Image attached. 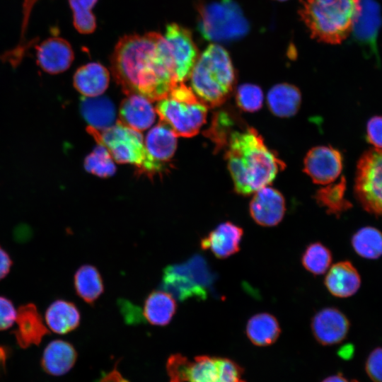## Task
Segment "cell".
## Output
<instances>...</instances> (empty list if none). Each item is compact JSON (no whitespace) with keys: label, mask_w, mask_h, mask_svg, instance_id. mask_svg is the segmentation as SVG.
<instances>
[{"label":"cell","mask_w":382,"mask_h":382,"mask_svg":"<svg viewBox=\"0 0 382 382\" xmlns=\"http://www.w3.org/2000/svg\"><path fill=\"white\" fill-rule=\"evenodd\" d=\"M166 371L170 382H245L243 368L221 357L200 355L191 361L174 354L167 360Z\"/></svg>","instance_id":"52a82bcc"},{"label":"cell","mask_w":382,"mask_h":382,"mask_svg":"<svg viewBox=\"0 0 382 382\" xmlns=\"http://www.w3.org/2000/svg\"><path fill=\"white\" fill-rule=\"evenodd\" d=\"M144 144L150 156L164 166L175 152L177 136L169 127L161 122L149 132Z\"/></svg>","instance_id":"cb8c5ba5"},{"label":"cell","mask_w":382,"mask_h":382,"mask_svg":"<svg viewBox=\"0 0 382 382\" xmlns=\"http://www.w3.org/2000/svg\"><path fill=\"white\" fill-rule=\"evenodd\" d=\"M322 382H351L349 381L342 374H337L325 378Z\"/></svg>","instance_id":"b9f144b4"},{"label":"cell","mask_w":382,"mask_h":382,"mask_svg":"<svg viewBox=\"0 0 382 382\" xmlns=\"http://www.w3.org/2000/svg\"><path fill=\"white\" fill-rule=\"evenodd\" d=\"M277 1H286V0H277Z\"/></svg>","instance_id":"ee69618b"},{"label":"cell","mask_w":382,"mask_h":382,"mask_svg":"<svg viewBox=\"0 0 382 382\" xmlns=\"http://www.w3.org/2000/svg\"><path fill=\"white\" fill-rule=\"evenodd\" d=\"M243 236L241 226L225 221L202 238L200 246L203 250H209L217 258L225 259L239 251Z\"/></svg>","instance_id":"e0dca14e"},{"label":"cell","mask_w":382,"mask_h":382,"mask_svg":"<svg viewBox=\"0 0 382 382\" xmlns=\"http://www.w3.org/2000/svg\"><path fill=\"white\" fill-rule=\"evenodd\" d=\"M110 64L115 81L127 95L158 101L180 83L166 41L159 33L124 35L114 48Z\"/></svg>","instance_id":"6da1fadb"},{"label":"cell","mask_w":382,"mask_h":382,"mask_svg":"<svg viewBox=\"0 0 382 382\" xmlns=\"http://www.w3.org/2000/svg\"><path fill=\"white\" fill-rule=\"evenodd\" d=\"M198 30L207 40L226 42L247 33L248 23L240 7L232 0L197 6Z\"/></svg>","instance_id":"9c48e42d"},{"label":"cell","mask_w":382,"mask_h":382,"mask_svg":"<svg viewBox=\"0 0 382 382\" xmlns=\"http://www.w3.org/2000/svg\"><path fill=\"white\" fill-rule=\"evenodd\" d=\"M381 23L379 4L374 0H361V11L353 25L352 33L359 44L376 55V40Z\"/></svg>","instance_id":"2e32d148"},{"label":"cell","mask_w":382,"mask_h":382,"mask_svg":"<svg viewBox=\"0 0 382 382\" xmlns=\"http://www.w3.org/2000/svg\"><path fill=\"white\" fill-rule=\"evenodd\" d=\"M86 130L98 144L108 149L117 163L134 165L140 173L148 175L164 170V166L156 162L147 152L141 132L125 126L119 120L105 130L98 131L89 126Z\"/></svg>","instance_id":"8992f818"},{"label":"cell","mask_w":382,"mask_h":382,"mask_svg":"<svg viewBox=\"0 0 382 382\" xmlns=\"http://www.w3.org/2000/svg\"><path fill=\"white\" fill-rule=\"evenodd\" d=\"M346 316L334 307H326L311 319V330L315 339L322 345H333L342 342L349 330Z\"/></svg>","instance_id":"5bb4252c"},{"label":"cell","mask_w":382,"mask_h":382,"mask_svg":"<svg viewBox=\"0 0 382 382\" xmlns=\"http://www.w3.org/2000/svg\"><path fill=\"white\" fill-rule=\"evenodd\" d=\"M8 350L4 346L0 345V376L6 373V360Z\"/></svg>","instance_id":"60d3db41"},{"label":"cell","mask_w":382,"mask_h":382,"mask_svg":"<svg viewBox=\"0 0 382 382\" xmlns=\"http://www.w3.org/2000/svg\"><path fill=\"white\" fill-rule=\"evenodd\" d=\"M17 317V311L7 298L0 296V330L10 328Z\"/></svg>","instance_id":"f35d334b"},{"label":"cell","mask_w":382,"mask_h":382,"mask_svg":"<svg viewBox=\"0 0 382 382\" xmlns=\"http://www.w3.org/2000/svg\"><path fill=\"white\" fill-rule=\"evenodd\" d=\"M16 322L17 329L13 333L18 345L22 348L39 345L43 337L49 334L41 315L33 303L19 307Z\"/></svg>","instance_id":"d6986e66"},{"label":"cell","mask_w":382,"mask_h":382,"mask_svg":"<svg viewBox=\"0 0 382 382\" xmlns=\"http://www.w3.org/2000/svg\"><path fill=\"white\" fill-rule=\"evenodd\" d=\"M224 148L227 167L238 195H249L267 186L284 166L250 127L233 130Z\"/></svg>","instance_id":"7a4b0ae2"},{"label":"cell","mask_w":382,"mask_h":382,"mask_svg":"<svg viewBox=\"0 0 382 382\" xmlns=\"http://www.w3.org/2000/svg\"><path fill=\"white\" fill-rule=\"evenodd\" d=\"M365 371L373 382H382V347H376L369 354Z\"/></svg>","instance_id":"8d00e7d4"},{"label":"cell","mask_w":382,"mask_h":382,"mask_svg":"<svg viewBox=\"0 0 382 382\" xmlns=\"http://www.w3.org/2000/svg\"><path fill=\"white\" fill-rule=\"evenodd\" d=\"M214 279L204 259L196 255L183 263L167 266L163 270L161 287L180 301L190 298L204 300Z\"/></svg>","instance_id":"ba28073f"},{"label":"cell","mask_w":382,"mask_h":382,"mask_svg":"<svg viewBox=\"0 0 382 382\" xmlns=\"http://www.w3.org/2000/svg\"><path fill=\"white\" fill-rule=\"evenodd\" d=\"M80 111L89 127L98 131L105 130L115 124V105L107 97L83 96L81 99Z\"/></svg>","instance_id":"603a6c76"},{"label":"cell","mask_w":382,"mask_h":382,"mask_svg":"<svg viewBox=\"0 0 382 382\" xmlns=\"http://www.w3.org/2000/svg\"><path fill=\"white\" fill-rule=\"evenodd\" d=\"M342 165V156L338 150L330 146H318L311 149L306 154L303 171L313 183L327 185L339 177Z\"/></svg>","instance_id":"7c38bea8"},{"label":"cell","mask_w":382,"mask_h":382,"mask_svg":"<svg viewBox=\"0 0 382 382\" xmlns=\"http://www.w3.org/2000/svg\"><path fill=\"white\" fill-rule=\"evenodd\" d=\"M301 101L298 88L289 83H279L272 86L267 96L269 109L277 117H289L299 110Z\"/></svg>","instance_id":"4316f807"},{"label":"cell","mask_w":382,"mask_h":382,"mask_svg":"<svg viewBox=\"0 0 382 382\" xmlns=\"http://www.w3.org/2000/svg\"><path fill=\"white\" fill-rule=\"evenodd\" d=\"M332 260L330 250L320 242L308 245L301 255L302 265L314 275L324 274L329 269Z\"/></svg>","instance_id":"1f68e13d"},{"label":"cell","mask_w":382,"mask_h":382,"mask_svg":"<svg viewBox=\"0 0 382 382\" xmlns=\"http://www.w3.org/2000/svg\"><path fill=\"white\" fill-rule=\"evenodd\" d=\"M176 310V301L171 294L163 290H155L146 298L143 314L150 324L164 326L171 321Z\"/></svg>","instance_id":"484cf974"},{"label":"cell","mask_w":382,"mask_h":382,"mask_svg":"<svg viewBox=\"0 0 382 382\" xmlns=\"http://www.w3.org/2000/svg\"><path fill=\"white\" fill-rule=\"evenodd\" d=\"M245 332L255 345L265 347L272 345L278 339L281 328L277 319L269 313H259L247 322Z\"/></svg>","instance_id":"83f0119b"},{"label":"cell","mask_w":382,"mask_h":382,"mask_svg":"<svg viewBox=\"0 0 382 382\" xmlns=\"http://www.w3.org/2000/svg\"><path fill=\"white\" fill-rule=\"evenodd\" d=\"M113 158L108 149L100 144L84 160V168L88 173L100 178L112 176L116 171Z\"/></svg>","instance_id":"d6a6232c"},{"label":"cell","mask_w":382,"mask_h":382,"mask_svg":"<svg viewBox=\"0 0 382 382\" xmlns=\"http://www.w3.org/2000/svg\"><path fill=\"white\" fill-rule=\"evenodd\" d=\"M351 382H359V381H357V380H356V379H352V380L351 381Z\"/></svg>","instance_id":"7bdbcfd3"},{"label":"cell","mask_w":382,"mask_h":382,"mask_svg":"<svg viewBox=\"0 0 382 382\" xmlns=\"http://www.w3.org/2000/svg\"><path fill=\"white\" fill-rule=\"evenodd\" d=\"M76 359V350L71 343L55 340L50 342L44 349L41 366L48 374L62 376L70 371Z\"/></svg>","instance_id":"44dd1931"},{"label":"cell","mask_w":382,"mask_h":382,"mask_svg":"<svg viewBox=\"0 0 382 382\" xmlns=\"http://www.w3.org/2000/svg\"><path fill=\"white\" fill-rule=\"evenodd\" d=\"M80 312L76 305L65 300H56L47 308L46 324L52 332L66 334L75 330L80 323Z\"/></svg>","instance_id":"d4e9b609"},{"label":"cell","mask_w":382,"mask_h":382,"mask_svg":"<svg viewBox=\"0 0 382 382\" xmlns=\"http://www.w3.org/2000/svg\"><path fill=\"white\" fill-rule=\"evenodd\" d=\"M351 243L361 257L375 260L382 256V232L375 227L361 228L352 236Z\"/></svg>","instance_id":"4dcf8cb0"},{"label":"cell","mask_w":382,"mask_h":382,"mask_svg":"<svg viewBox=\"0 0 382 382\" xmlns=\"http://www.w3.org/2000/svg\"><path fill=\"white\" fill-rule=\"evenodd\" d=\"M354 192L364 209L382 218V149H371L359 159Z\"/></svg>","instance_id":"30bf717a"},{"label":"cell","mask_w":382,"mask_h":382,"mask_svg":"<svg viewBox=\"0 0 382 382\" xmlns=\"http://www.w3.org/2000/svg\"><path fill=\"white\" fill-rule=\"evenodd\" d=\"M234 126L233 117L226 112L219 111L214 114L210 127L204 134L215 144L216 149L224 148Z\"/></svg>","instance_id":"e575fe53"},{"label":"cell","mask_w":382,"mask_h":382,"mask_svg":"<svg viewBox=\"0 0 382 382\" xmlns=\"http://www.w3.org/2000/svg\"><path fill=\"white\" fill-rule=\"evenodd\" d=\"M156 113L150 100L141 95L130 94L120 104L119 121L125 126L141 132L153 125Z\"/></svg>","instance_id":"ac0fdd59"},{"label":"cell","mask_w":382,"mask_h":382,"mask_svg":"<svg viewBox=\"0 0 382 382\" xmlns=\"http://www.w3.org/2000/svg\"><path fill=\"white\" fill-rule=\"evenodd\" d=\"M77 295L88 304L93 305L104 291L101 275L98 269L91 265H83L74 277Z\"/></svg>","instance_id":"f1b7e54d"},{"label":"cell","mask_w":382,"mask_h":382,"mask_svg":"<svg viewBox=\"0 0 382 382\" xmlns=\"http://www.w3.org/2000/svg\"><path fill=\"white\" fill-rule=\"evenodd\" d=\"M346 183L345 178L342 177L338 183H330L317 190L316 202L325 209L327 214L339 218L352 207V203L345 197Z\"/></svg>","instance_id":"f546056e"},{"label":"cell","mask_w":382,"mask_h":382,"mask_svg":"<svg viewBox=\"0 0 382 382\" xmlns=\"http://www.w3.org/2000/svg\"><path fill=\"white\" fill-rule=\"evenodd\" d=\"M366 139L374 149H382V116H374L369 120Z\"/></svg>","instance_id":"74e56055"},{"label":"cell","mask_w":382,"mask_h":382,"mask_svg":"<svg viewBox=\"0 0 382 382\" xmlns=\"http://www.w3.org/2000/svg\"><path fill=\"white\" fill-rule=\"evenodd\" d=\"M161 122L169 127L177 137L195 136L205 123L207 107L191 88L184 83L177 84L155 108Z\"/></svg>","instance_id":"5b68a950"},{"label":"cell","mask_w":382,"mask_h":382,"mask_svg":"<svg viewBox=\"0 0 382 382\" xmlns=\"http://www.w3.org/2000/svg\"><path fill=\"white\" fill-rule=\"evenodd\" d=\"M191 88L207 108L221 105L236 83L235 69L228 52L216 44L201 53L191 71Z\"/></svg>","instance_id":"277c9868"},{"label":"cell","mask_w":382,"mask_h":382,"mask_svg":"<svg viewBox=\"0 0 382 382\" xmlns=\"http://www.w3.org/2000/svg\"><path fill=\"white\" fill-rule=\"evenodd\" d=\"M110 81L108 70L98 62L79 67L73 78L74 88L85 97H96L108 88Z\"/></svg>","instance_id":"7402d4cb"},{"label":"cell","mask_w":382,"mask_h":382,"mask_svg":"<svg viewBox=\"0 0 382 382\" xmlns=\"http://www.w3.org/2000/svg\"><path fill=\"white\" fill-rule=\"evenodd\" d=\"M163 37L174 64L178 81L184 83L190 78L199 57L192 33L187 28L173 23L167 25Z\"/></svg>","instance_id":"8fae6325"},{"label":"cell","mask_w":382,"mask_h":382,"mask_svg":"<svg viewBox=\"0 0 382 382\" xmlns=\"http://www.w3.org/2000/svg\"><path fill=\"white\" fill-rule=\"evenodd\" d=\"M98 0H69L73 12V23L81 34L92 33L96 28V17L92 13Z\"/></svg>","instance_id":"836d02e7"},{"label":"cell","mask_w":382,"mask_h":382,"mask_svg":"<svg viewBox=\"0 0 382 382\" xmlns=\"http://www.w3.org/2000/svg\"><path fill=\"white\" fill-rule=\"evenodd\" d=\"M325 285L334 296L347 298L355 294L361 286V277L352 262L347 260L334 264L328 272Z\"/></svg>","instance_id":"ffe728a7"},{"label":"cell","mask_w":382,"mask_h":382,"mask_svg":"<svg viewBox=\"0 0 382 382\" xmlns=\"http://www.w3.org/2000/svg\"><path fill=\"white\" fill-rule=\"evenodd\" d=\"M286 212L284 196L277 190L265 186L254 193L249 204V212L254 221L265 227L279 224Z\"/></svg>","instance_id":"4fadbf2b"},{"label":"cell","mask_w":382,"mask_h":382,"mask_svg":"<svg viewBox=\"0 0 382 382\" xmlns=\"http://www.w3.org/2000/svg\"><path fill=\"white\" fill-rule=\"evenodd\" d=\"M38 66L50 74H57L68 69L74 58L68 41L60 37H51L36 46Z\"/></svg>","instance_id":"9a60e30c"},{"label":"cell","mask_w":382,"mask_h":382,"mask_svg":"<svg viewBox=\"0 0 382 382\" xmlns=\"http://www.w3.org/2000/svg\"><path fill=\"white\" fill-rule=\"evenodd\" d=\"M236 102L241 110L254 112L260 110L263 103V93L257 85L244 83L236 91Z\"/></svg>","instance_id":"d590c367"},{"label":"cell","mask_w":382,"mask_h":382,"mask_svg":"<svg viewBox=\"0 0 382 382\" xmlns=\"http://www.w3.org/2000/svg\"><path fill=\"white\" fill-rule=\"evenodd\" d=\"M12 260L9 255L0 246V280L10 272Z\"/></svg>","instance_id":"ab89813d"},{"label":"cell","mask_w":382,"mask_h":382,"mask_svg":"<svg viewBox=\"0 0 382 382\" xmlns=\"http://www.w3.org/2000/svg\"><path fill=\"white\" fill-rule=\"evenodd\" d=\"M299 11L312 38L330 45L352 33L361 11V0H301Z\"/></svg>","instance_id":"3957f363"}]
</instances>
